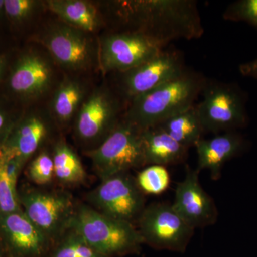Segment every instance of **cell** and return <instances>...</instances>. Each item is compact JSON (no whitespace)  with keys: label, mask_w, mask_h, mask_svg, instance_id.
<instances>
[{"label":"cell","mask_w":257,"mask_h":257,"mask_svg":"<svg viewBox=\"0 0 257 257\" xmlns=\"http://www.w3.org/2000/svg\"><path fill=\"white\" fill-rule=\"evenodd\" d=\"M23 112L19 110L15 101L9 96H0V147L4 145Z\"/></svg>","instance_id":"cell-28"},{"label":"cell","mask_w":257,"mask_h":257,"mask_svg":"<svg viewBox=\"0 0 257 257\" xmlns=\"http://www.w3.org/2000/svg\"><path fill=\"white\" fill-rule=\"evenodd\" d=\"M199 174L197 169L187 167L185 177L177 184L172 204L179 216L194 229L214 224L218 216L212 198L199 182Z\"/></svg>","instance_id":"cell-15"},{"label":"cell","mask_w":257,"mask_h":257,"mask_svg":"<svg viewBox=\"0 0 257 257\" xmlns=\"http://www.w3.org/2000/svg\"><path fill=\"white\" fill-rule=\"evenodd\" d=\"M136 182L143 194L159 195L170 187V175L165 166L148 165L139 172Z\"/></svg>","instance_id":"cell-24"},{"label":"cell","mask_w":257,"mask_h":257,"mask_svg":"<svg viewBox=\"0 0 257 257\" xmlns=\"http://www.w3.org/2000/svg\"><path fill=\"white\" fill-rule=\"evenodd\" d=\"M202 94L196 106L204 133L218 135L247 126V97L239 86L207 79Z\"/></svg>","instance_id":"cell-4"},{"label":"cell","mask_w":257,"mask_h":257,"mask_svg":"<svg viewBox=\"0 0 257 257\" xmlns=\"http://www.w3.org/2000/svg\"><path fill=\"white\" fill-rule=\"evenodd\" d=\"M57 241L47 257H107L101 254L73 231Z\"/></svg>","instance_id":"cell-23"},{"label":"cell","mask_w":257,"mask_h":257,"mask_svg":"<svg viewBox=\"0 0 257 257\" xmlns=\"http://www.w3.org/2000/svg\"><path fill=\"white\" fill-rule=\"evenodd\" d=\"M225 20L243 22L257 30V0H238L231 3L223 13Z\"/></svg>","instance_id":"cell-26"},{"label":"cell","mask_w":257,"mask_h":257,"mask_svg":"<svg viewBox=\"0 0 257 257\" xmlns=\"http://www.w3.org/2000/svg\"><path fill=\"white\" fill-rule=\"evenodd\" d=\"M68 230L73 231L96 251L107 257L138 253L144 241L132 222L80 206L75 209Z\"/></svg>","instance_id":"cell-3"},{"label":"cell","mask_w":257,"mask_h":257,"mask_svg":"<svg viewBox=\"0 0 257 257\" xmlns=\"http://www.w3.org/2000/svg\"><path fill=\"white\" fill-rule=\"evenodd\" d=\"M182 146L194 147L204 133L196 104L157 125Z\"/></svg>","instance_id":"cell-21"},{"label":"cell","mask_w":257,"mask_h":257,"mask_svg":"<svg viewBox=\"0 0 257 257\" xmlns=\"http://www.w3.org/2000/svg\"><path fill=\"white\" fill-rule=\"evenodd\" d=\"M4 19H6L5 0H0V20H3Z\"/></svg>","instance_id":"cell-32"},{"label":"cell","mask_w":257,"mask_h":257,"mask_svg":"<svg viewBox=\"0 0 257 257\" xmlns=\"http://www.w3.org/2000/svg\"><path fill=\"white\" fill-rule=\"evenodd\" d=\"M186 69L183 55L175 49L165 48L138 67L119 73L118 87L130 101L180 75Z\"/></svg>","instance_id":"cell-12"},{"label":"cell","mask_w":257,"mask_h":257,"mask_svg":"<svg viewBox=\"0 0 257 257\" xmlns=\"http://www.w3.org/2000/svg\"><path fill=\"white\" fill-rule=\"evenodd\" d=\"M142 132L121 117L116 127L99 146L86 152L101 179L146 165Z\"/></svg>","instance_id":"cell-5"},{"label":"cell","mask_w":257,"mask_h":257,"mask_svg":"<svg viewBox=\"0 0 257 257\" xmlns=\"http://www.w3.org/2000/svg\"><path fill=\"white\" fill-rule=\"evenodd\" d=\"M5 255H6V253H5L4 248L0 242V257H5Z\"/></svg>","instance_id":"cell-33"},{"label":"cell","mask_w":257,"mask_h":257,"mask_svg":"<svg viewBox=\"0 0 257 257\" xmlns=\"http://www.w3.org/2000/svg\"><path fill=\"white\" fill-rule=\"evenodd\" d=\"M194 147L197 153V170L209 171L211 178L216 180L225 164L246 150L247 142L237 132H227L207 140L201 139Z\"/></svg>","instance_id":"cell-16"},{"label":"cell","mask_w":257,"mask_h":257,"mask_svg":"<svg viewBox=\"0 0 257 257\" xmlns=\"http://www.w3.org/2000/svg\"><path fill=\"white\" fill-rule=\"evenodd\" d=\"M55 177L61 183L78 184L86 179L85 170L77 154L63 140H60L54 147L53 153Z\"/></svg>","instance_id":"cell-22"},{"label":"cell","mask_w":257,"mask_h":257,"mask_svg":"<svg viewBox=\"0 0 257 257\" xmlns=\"http://www.w3.org/2000/svg\"><path fill=\"white\" fill-rule=\"evenodd\" d=\"M88 94L84 83L67 76L56 88L52 96L50 106L51 116L61 125L69 124L75 119Z\"/></svg>","instance_id":"cell-20"},{"label":"cell","mask_w":257,"mask_h":257,"mask_svg":"<svg viewBox=\"0 0 257 257\" xmlns=\"http://www.w3.org/2000/svg\"><path fill=\"white\" fill-rule=\"evenodd\" d=\"M35 39L66 70L85 71L98 62L99 44L96 46L90 34L62 22L47 25Z\"/></svg>","instance_id":"cell-6"},{"label":"cell","mask_w":257,"mask_h":257,"mask_svg":"<svg viewBox=\"0 0 257 257\" xmlns=\"http://www.w3.org/2000/svg\"><path fill=\"white\" fill-rule=\"evenodd\" d=\"M138 231L144 243L160 250L184 253L194 229L167 203H154L138 218Z\"/></svg>","instance_id":"cell-7"},{"label":"cell","mask_w":257,"mask_h":257,"mask_svg":"<svg viewBox=\"0 0 257 257\" xmlns=\"http://www.w3.org/2000/svg\"><path fill=\"white\" fill-rule=\"evenodd\" d=\"M0 238L9 257H47L54 246L23 210L0 214Z\"/></svg>","instance_id":"cell-14"},{"label":"cell","mask_w":257,"mask_h":257,"mask_svg":"<svg viewBox=\"0 0 257 257\" xmlns=\"http://www.w3.org/2000/svg\"><path fill=\"white\" fill-rule=\"evenodd\" d=\"M121 101L109 89L89 93L74 119L76 138L84 145L99 146L121 119Z\"/></svg>","instance_id":"cell-8"},{"label":"cell","mask_w":257,"mask_h":257,"mask_svg":"<svg viewBox=\"0 0 257 257\" xmlns=\"http://www.w3.org/2000/svg\"><path fill=\"white\" fill-rule=\"evenodd\" d=\"M88 199L103 214L128 222L138 219L145 208L143 192L127 172L101 179Z\"/></svg>","instance_id":"cell-13"},{"label":"cell","mask_w":257,"mask_h":257,"mask_svg":"<svg viewBox=\"0 0 257 257\" xmlns=\"http://www.w3.org/2000/svg\"><path fill=\"white\" fill-rule=\"evenodd\" d=\"M207 79L199 72L183 73L128 101L122 119L141 130L153 127L195 104Z\"/></svg>","instance_id":"cell-2"},{"label":"cell","mask_w":257,"mask_h":257,"mask_svg":"<svg viewBox=\"0 0 257 257\" xmlns=\"http://www.w3.org/2000/svg\"><path fill=\"white\" fill-rule=\"evenodd\" d=\"M28 175L32 182L38 185L50 183L55 177L52 155L47 151L39 154L29 166Z\"/></svg>","instance_id":"cell-27"},{"label":"cell","mask_w":257,"mask_h":257,"mask_svg":"<svg viewBox=\"0 0 257 257\" xmlns=\"http://www.w3.org/2000/svg\"><path fill=\"white\" fill-rule=\"evenodd\" d=\"M42 2L36 0H5V15L15 27L28 23L41 9Z\"/></svg>","instance_id":"cell-25"},{"label":"cell","mask_w":257,"mask_h":257,"mask_svg":"<svg viewBox=\"0 0 257 257\" xmlns=\"http://www.w3.org/2000/svg\"><path fill=\"white\" fill-rule=\"evenodd\" d=\"M45 5L61 22L87 33L104 25L102 13L95 5L85 0H50Z\"/></svg>","instance_id":"cell-19"},{"label":"cell","mask_w":257,"mask_h":257,"mask_svg":"<svg viewBox=\"0 0 257 257\" xmlns=\"http://www.w3.org/2000/svg\"><path fill=\"white\" fill-rule=\"evenodd\" d=\"M162 50L142 34L115 31L99 40L98 65L104 74L123 73L150 60Z\"/></svg>","instance_id":"cell-11"},{"label":"cell","mask_w":257,"mask_h":257,"mask_svg":"<svg viewBox=\"0 0 257 257\" xmlns=\"http://www.w3.org/2000/svg\"><path fill=\"white\" fill-rule=\"evenodd\" d=\"M145 165L166 166L183 162L189 149L182 146L160 126L142 132Z\"/></svg>","instance_id":"cell-18"},{"label":"cell","mask_w":257,"mask_h":257,"mask_svg":"<svg viewBox=\"0 0 257 257\" xmlns=\"http://www.w3.org/2000/svg\"><path fill=\"white\" fill-rule=\"evenodd\" d=\"M50 124L38 111H23L3 145L26 163L48 138Z\"/></svg>","instance_id":"cell-17"},{"label":"cell","mask_w":257,"mask_h":257,"mask_svg":"<svg viewBox=\"0 0 257 257\" xmlns=\"http://www.w3.org/2000/svg\"><path fill=\"white\" fill-rule=\"evenodd\" d=\"M22 211L17 187H15L0 162V214Z\"/></svg>","instance_id":"cell-29"},{"label":"cell","mask_w":257,"mask_h":257,"mask_svg":"<svg viewBox=\"0 0 257 257\" xmlns=\"http://www.w3.org/2000/svg\"><path fill=\"white\" fill-rule=\"evenodd\" d=\"M10 62L8 56L0 54V83L6 78L9 69Z\"/></svg>","instance_id":"cell-31"},{"label":"cell","mask_w":257,"mask_h":257,"mask_svg":"<svg viewBox=\"0 0 257 257\" xmlns=\"http://www.w3.org/2000/svg\"><path fill=\"white\" fill-rule=\"evenodd\" d=\"M54 80L55 70L50 59L37 51H25L8 69V96L22 103L36 100L49 92Z\"/></svg>","instance_id":"cell-10"},{"label":"cell","mask_w":257,"mask_h":257,"mask_svg":"<svg viewBox=\"0 0 257 257\" xmlns=\"http://www.w3.org/2000/svg\"><path fill=\"white\" fill-rule=\"evenodd\" d=\"M240 73L246 77L257 79V58L239 65Z\"/></svg>","instance_id":"cell-30"},{"label":"cell","mask_w":257,"mask_h":257,"mask_svg":"<svg viewBox=\"0 0 257 257\" xmlns=\"http://www.w3.org/2000/svg\"><path fill=\"white\" fill-rule=\"evenodd\" d=\"M116 31L133 32L165 49L175 40H192L204 32L194 0H126L106 3Z\"/></svg>","instance_id":"cell-1"},{"label":"cell","mask_w":257,"mask_h":257,"mask_svg":"<svg viewBox=\"0 0 257 257\" xmlns=\"http://www.w3.org/2000/svg\"><path fill=\"white\" fill-rule=\"evenodd\" d=\"M24 214L55 243L68 230L76 208L67 193L29 190L18 194Z\"/></svg>","instance_id":"cell-9"}]
</instances>
